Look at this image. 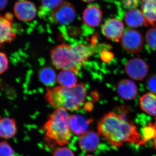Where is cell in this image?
<instances>
[{
    "label": "cell",
    "mask_w": 156,
    "mask_h": 156,
    "mask_svg": "<svg viewBox=\"0 0 156 156\" xmlns=\"http://www.w3.org/2000/svg\"><path fill=\"white\" fill-rule=\"evenodd\" d=\"M98 133L115 147L124 143L140 144L141 140L136 126L122 115L109 112L98 123Z\"/></svg>",
    "instance_id": "1"
},
{
    "label": "cell",
    "mask_w": 156,
    "mask_h": 156,
    "mask_svg": "<svg viewBox=\"0 0 156 156\" xmlns=\"http://www.w3.org/2000/svg\"><path fill=\"white\" fill-rule=\"evenodd\" d=\"M95 46L84 44L58 45L50 52L53 65L58 69L72 71L78 74L89 58L96 52Z\"/></svg>",
    "instance_id": "2"
},
{
    "label": "cell",
    "mask_w": 156,
    "mask_h": 156,
    "mask_svg": "<svg viewBox=\"0 0 156 156\" xmlns=\"http://www.w3.org/2000/svg\"><path fill=\"white\" fill-rule=\"evenodd\" d=\"M87 89L83 84L72 88L58 86L47 89L45 99L52 106L74 111L80 108L86 99Z\"/></svg>",
    "instance_id": "3"
},
{
    "label": "cell",
    "mask_w": 156,
    "mask_h": 156,
    "mask_svg": "<svg viewBox=\"0 0 156 156\" xmlns=\"http://www.w3.org/2000/svg\"><path fill=\"white\" fill-rule=\"evenodd\" d=\"M69 117L67 110L57 108L49 116L44 125L46 136L61 146L67 144L71 138L69 122Z\"/></svg>",
    "instance_id": "4"
},
{
    "label": "cell",
    "mask_w": 156,
    "mask_h": 156,
    "mask_svg": "<svg viewBox=\"0 0 156 156\" xmlns=\"http://www.w3.org/2000/svg\"><path fill=\"white\" fill-rule=\"evenodd\" d=\"M76 17L74 6L69 2H64L51 11L50 20L56 24L67 25L71 23Z\"/></svg>",
    "instance_id": "5"
},
{
    "label": "cell",
    "mask_w": 156,
    "mask_h": 156,
    "mask_svg": "<svg viewBox=\"0 0 156 156\" xmlns=\"http://www.w3.org/2000/svg\"><path fill=\"white\" fill-rule=\"evenodd\" d=\"M121 43L123 49L127 52L137 53L141 51L143 47V37L139 31L128 29L124 31Z\"/></svg>",
    "instance_id": "6"
},
{
    "label": "cell",
    "mask_w": 156,
    "mask_h": 156,
    "mask_svg": "<svg viewBox=\"0 0 156 156\" xmlns=\"http://www.w3.org/2000/svg\"><path fill=\"white\" fill-rule=\"evenodd\" d=\"M126 74L132 80L142 81L147 76L149 66L144 60L139 58H131L125 65Z\"/></svg>",
    "instance_id": "7"
},
{
    "label": "cell",
    "mask_w": 156,
    "mask_h": 156,
    "mask_svg": "<svg viewBox=\"0 0 156 156\" xmlns=\"http://www.w3.org/2000/svg\"><path fill=\"white\" fill-rule=\"evenodd\" d=\"M13 15L10 13L5 15H0V47L9 44L16 37V34L13 30Z\"/></svg>",
    "instance_id": "8"
},
{
    "label": "cell",
    "mask_w": 156,
    "mask_h": 156,
    "mask_svg": "<svg viewBox=\"0 0 156 156\" xmlns=\"http://www.w3.org/2000/svg\"><path fill=\"white\" fill-rule=\"evenodd\" d=\"M101 30L107 38L118 42L121 40L124 33V23L119 19L111 18L104 23Z\"/></svg>",
    "instance_id": "9"
},
{
    "label": "cell",
    "mask_w": 156,
    "mask_h": 156,
    "mask_svg": "<svg viewBox=\"0 0 156 156\" xmlns=\"http://www.w3.org/2000/svg\"><path fill=\"white\" fill-rule=\"evenodd\" d=\"M14 13L16 17L20 21L29 22L31 21L37 15L35 5L31 2L20 0L15 3Z\"/></svg>",
    "instance_id": "10"
},
{
    "label": "cell",
    "mask_w": 156,
    "mask_h": 156,
    "mask_svg": "<svg viewBox=\"0 0 156 156\" xmlns=\"http://www.w3.org/2000/svg\"><path fill=\"white\" fill-rule=\"evenodd\" d=\"M118 95L126 100H131L136 98L138 89L134 82L129 79H124L119 82L117 87Z\"/></svg>",
    "instance_id": "11"
},
{
    "label": "cell",
    "mask_w": 156,
    "mask_h": 156,
    "mask_svg": "<svg viewBox=\"0 0 156 156\" xmlns=\"http://www.w3.org/2000/svg\"><path fill=\"white\" fill-rule=\"evenodd\" d=\"M102 19V11L97 6H89L84 10L83 15L84 23L90 27L98 26Z\"/></svg>",
    "instance_id": "12"
},
{
    "label": "cell",
    "mask_w": 156,
    "mask_h": 156,
    "mask_svg": "<svg viewBox=\"0 0 156 156\" xmlns=\"http://www.w3.org/2000/svg\"><path fill=\"white\" fill-rule=\"evenodd\" d=\"M100 143V138L94 131H88L81 135L79 144L81 149L87 152H92L97 149Z\"/></svg>",
    "instance_id": "13"
},
{
    "label": "cell",
    "mask_w": 156,
    "mask_h": 156,
    "mask_svg": "<svg viewBox=\"0 0 156 156\" xmlns=\"http://www.w3.org/2000/svg\"><path fill=\"white\" fill-rule=\"evenodd\" d=\"M91 119H87L85 117L79 115H73L69 117L70 129L76 135H81L87 132Z\"/></svg>",
    "instance_id": "14"
},
{
    "label": "cell",
    "mask_w": 156,
    "mask_h": 156,
    "mask_svg": "<svg viewBox=\"0 0 156 156\" xmlns=\"http://www.w3.org/2000/svg\"><path fill=\"white\" fill-rule=\"evenodd\" d=\"M141 10L147 26L156 28V0H142Z\"/></svg>",
    "instance_id": "15"
},
{
    "label": "cell",
    "mask_w": 156,
    "mask_h": 156,
    "mask_svg": "<svg viewBox=\"0 0 156 156\" xmlns=\"http://www.w3.org/2000/svg\"><path fill=\"white\" fill-rule=\"evenodd\" d=\"M17 132V124L15 119L9 117L0 118V137L10 139Z\"/></svg>",
    "instance_id": "16"
},
{
    "label": "cell",
    "mask_w": 156,
    "mask_h": 156,
    "mask_svg": "<svg viewBox=\"0 0 156 156\" xmlns=\"http://www.w3.org/2000/svg\"><path fill=\"white\" fill-rule=\"evenodd\" d=\"M124 18L126 24L132 28H137L143 25L147 26L142 11L138 9H131L127 11Z\"/></svg>",
    "instance_id": "17"
},
{
    "label": "cell",
    "mask_w": 156,
    "mask_h": 156,
    "mask_svg": "<svg viewBox=\"0 0 156 156\" xmlns=\"http://www.w3.org/2000/svg\"><path fill=\"white\" fill-rule=\"evenodd\" d=\"M140 108L147 114L156 116V94L147 92L140 99Z\"/></svg>",
    "instance_id": "18"
},
{
    "label": "cell",
    "mask_w": 156,
    "mask_h": 156,
    "mask_svg": "<svg viewBox=\"0 0 156 156\" xmlns=\"http://www.w3.org/2000/svg\"><path fill=\"white\" fill-rule=\"evenodd\" d=\"M57 81L61 87L72 88L75 87L77 83L76 74L69 70L60 72L57 77Z\"/></svg>",
    "instance_id": "19"
},
{
    "label": "cell",
    "mask_w": 156,
    "mask_h": 156,
    "mask_svg": "<svg viewBox=\"0 0 156 156\" xmlns=\"http://www.w3.org/2000/svg\"><path fill=\"white\" fill-rule=\"evenodd\" d=\"M39 78L42 83L48 87H53L57 80L55 71L50 66L43 68L40 71Z\"/></svg>",
    "instance_id": "20"
},
{
    "label": "cell",
    "mask_w": 156,
    "mask_h": 156,
    "mask_svg": "<svg viewBox=\"0 0 156 156\" xmlns=\"http://www.w3.org/2000/svg\"><path fill=\"white\" fill-rule=\"evenodd\" d=\"M64 2V0H41V13L53 11L56 7Z\"/></svg>",
    "instance_id": "21"
},
{
    "label": "cell",
    "mask_w": 156,
    "mask_h": 156,
    "mask_svg": "<svg viewBox=\"0 0 156 156\" xmlns=\"http://www.w3.org/2000/svg\"><path fill=\"white\" fill-rule=\"evenodd\" d=\"M145 40L148 46L153 50H156V28L150 29L146 33Z\"/></svg>",
    "instance_id": "22"
},
{
    "label": "cell",
    "mask_w": 156,
    "mask_h": 156,
    "mask_svg": "<svg viewBox=\"0 0 156 156\" xmlns=\"http://www.w3.org/2000/svg\"><path fill=\"white\" fill-rule=\"evenodd\" d=\"M14 150L7 141H0V156H14Z\"/></svg>",
    "instance_id": "23"
},
{
    "label": "cell",
    "mask_w": 156,
    "mask_h": 156,
    "mask_svg": "<svg viewBox=\"0 0 156 156\" xmlns=\"http://www.w3.org/2000/svg\"><path fill=\"white\" fill-rule=\"evenodd\" d=\"M9 61L7 55L0 51V75L4 73L9 69Z\"/></svg>",
    "instance_id": "24"
},
{
    "label": "cell",
    "mask_w": 156,
    "mask_h": 156,
    "mask_svg": "<svg viewBox=\"0 0 156 156\" xmlns=\"http://www.w3.org/2000/svg\"><path fill=\"white\" fill-rule=\"evenodd\" d=\"M146 86L151 92L156 94V74H153L147 78Z\"/></svg>",
    "instance_id": "25"
},
{
    "label": "cell",
    "mask_w": 156,
    "mask_h": 156,
    "mask_svg": "<svg viewBox=\"0 0 156 156\" xmlns=\"http://www.w3.org/2000/svg\"><path fill=\"white\" fill-rule=\"evenodd\" d=\"M53 156H75L73 152L67 147L57 149L54 152Z\"/></svg>",
    "instance_id": "26"
},
{
    "label": "cell",
    "mask_w": 156,
    "mask_h": 156,
    "mask_svg": "<svg viewBox=\"0 0 156 156\" xmlns=\"http://www.w3.org/2000/svg\"><path fill=\"white\" fill-rule=\"evenodd\" d=\"M123 7L126 9H135L139 5L140 0H121Z\"/></svg>",
    "instance_id": "27"
},
{
    "label": "cell",
    "mask_w": 156,
    "mask_h": 156,
    "mask_svg": "<svg viewBox=\"0 0 156 156\" xmlns=\"http://www.w3.org/2000/svg\"><path fill=\"white\" fill-rule=\"evenodd\" d=\"M156 135V130L153 126H149L145 129V132L144 134V138L143 139V142L146 140L153 138ZM142 143V144H143Z\"/></svg>",
    "instance_id": "28"
},
{
    "label": "cell",
    "mask_w": 156,
    "mask_h": 156,
    "mask_svg": "<svg viewBox=\"0 0 156 156\" xmlns=\"http://www.w3.org/2000/svg\"><path fill=\"white\" fill-rule=\"evenodd\" d=\"M101 59L105 62H109L114 58V54L108 50H105L101 52Z\"/></svg>",
    "instance_id": "29"
},
{
    "label": "cell",
    "mask_w": 156,
    "mask_h": 156,
    "mask_svg": "<svg viewBox=\"0 0 156 156\" xmlns=\"http://www.w3.org/2000/svg\"><path fill=\"white\" fill-rule=\"evenodd\" d=\"M8 2V0H0V11L5 9Z\"/></svg>",
    "instance_id": "30"
},
{
    "label": "cell",
    "mask_w": 156,
    "mask_h": 156,
    "mask_svg": "<svg viewBox=\"0 0 156 156\" xmlns=\"http://www.w3.org/2000/svg\"><path fill=\"white\" fill-rule=\"evenodd\" d=\"M81 1H82V2H84L89 3L94 2L95 0H81Z\"/></svg>",
    "instance_id": "31"
},
{
    "label": "cell",
    "mask_w": 156,
    "mask_h": 156,
    "mask_svg": "<svg viewBox=\"0 0 156 156\" xmlns=\"http://www.w3.org/2000/svg\"><path fill=\"white\" fill-rule=\"evenodd\" d=\"M86 156H94L92 155H87Z\"/></svg>",
    "instance_id": "32"
}]
</instances>
